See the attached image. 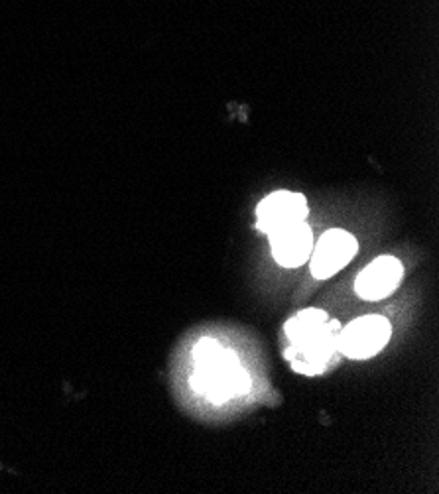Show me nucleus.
Instances as JSON below:
<instances>
[{
  "label": "nucleus",
  "mask_w": 439,
  "mask_h": 494,
  "mask_svg": "<svg viewBox=\"0 0 439 494\" xmlns=\"http://www.w3.org/2000/svg\"><path fill=\"white\" fill-rule=\"evenodd\" d=\"M284 331L290 339V349L284 351V356L291 363V369L314 376L324 372L325 364L337 351L341 323L329 319V315L321 309L309 307L291 317Z\"/></svg>",
  "instance_id": "obj_1"
},
{
  "label": "nucleus",
  "mask_w": 439,
  "mask_h": 494,
  "mask_svg": "<svg viewBox=\"0 0 439 494\" xmlns=\"http://www.w3.org/2000/svg\"><path fill=\"white\" fill-rule=\"evenodd\" d=\"M193 363L191 388L213 403H223L232 396L249 392L250 379L242 371L237 354L223 349L215 339H201L193 346Z\"/></svg>",
  "instance_id": "obj_2"
},
{
  "label": "nucleus",
  "mask_w": 439,
  "mask_h": 494,
  "mask_svg": "<svg viewBox=\"0 0 439 494\" xmlns=\"http://www.w3.org/2000/svg\"><path fill=\"white\" fill-rule=\"evenodd\" d=\"M392 327L382 315H363L343 327L337 335V351L347 359H371L388 343Z\"/></svg>",
  "instance_id": "obj_3"
},
{
  "label": "nucleus",
  "mask_w": 439,
  "mask_h": 494,
  "mask_svg": "<svg viewBox=\"0 0 439 494\" xmlns=\"http://www.w3.org/2000/svg\"><path fill=\"white\" fill-rule=\"evenodd\" d=\"M358 250V242L347 231L333 229L317 240L311 250V274L317 280H327L333 274L343 270Z\"/></svg>",
  "instance_id": "obj_4"
},
{
  "label": "nucleus",
  "mask_w": 439,
  "mask_h": 494,
  "mask_svg": "<svg viewBox=\"0 0 439 494\" xmlns=\"http://www.w3.org/2000/svg\"><path fill=\"white\" fill-rule=\"evenodd\" d=\"M307 199L294 191H274L257 207V229L270 235L290 222L304 221L307 217Z\"/></svg>",
  "instance_id": "obj_5"
},
{
  "label": "nucleus",
  "mask_w": 439,
  "mask_h": 494,
  "mask_svg": "<svg viewBox=\"0 0 439 494\" xmlns=\"http://www.w3.org/2000/svg\"><path fill=\"white\" fill-rule=\"evenodd\" d=\"M270 248L276 262L284 268H299L311 256L314 235L309 225L296 221L276 229L270 235Z\"/></svg>",
  "instance_id": "obj_6"
},
{
  "label": "nucleus",
  "mask_w": 439,
  "mask_h": 494,
  "mask_svg": "<svg viewBox=\"0 0 439 494\" xmlns=\"http://www.w3.org/2000/svg\"><path fill=\"white\" fill-rule=\"evenodd\" d=\"M402 262L394 256H378L356 276L355 289L366 302H378L388 297L402 280Z\"/></svg>",
  "instance_id": "obj_7"
}]
</instances>
